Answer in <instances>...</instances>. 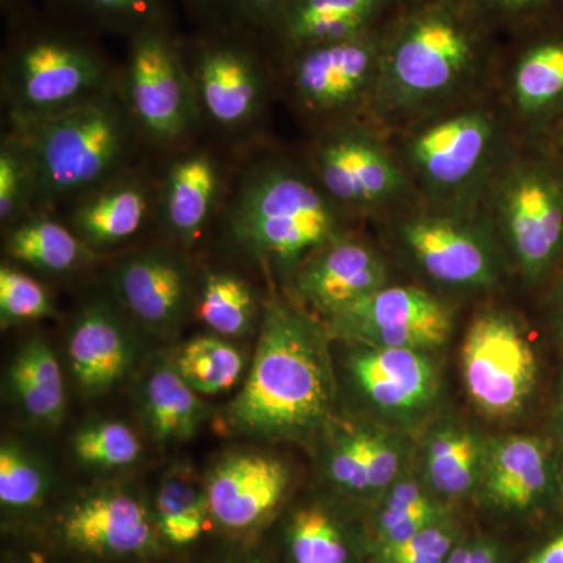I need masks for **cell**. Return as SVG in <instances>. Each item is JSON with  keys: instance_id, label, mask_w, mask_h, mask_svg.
<instances>
[{"instance_id": "cell-24", "label": "cell", "mask_w": 563, "mask_h": 563, "mask_svg": "<svg viewBox=\"0 0 563 563\" xmlns=\"http://www.w3.org/2000/svg\"><path fill=\"white\" fill-rule=\"evenodd\" d=\"M68 352L74 376L88 393L110 390L131 365V344L120 321L102 303L87 307L70 332Z\"/></svg>"}, {"instance_id": "cell-47", "label": "cell", "mask_w": 563, "mask_h": 563, "mask_svg": "<svg viewBox=\"0 0 563 563\" xmlns=\"http://www.w3.org/2000/svg\"><path fill=\"white\" fill-rule=\"evenodd\" d=\"M547 435L558 446L563 444V363L561 374H559L558 387H555L553 407H551L550 418H548Z\"/></svg>"}, {"instance_id": "cell-21", "label": "cell", "mask_w": 563, "mask_h": 563, "mask_svg": "<svg viewBox=\"0 0 563 563\" xmlns=\"http://www.w3.org/2000/svg\"><path fill=\"white\" fill-rule=\"evenodd\" d=\"M113 287L122 306L154 332L177 328L190 303V277L169 252H140L125 258L114 269Z\"/></svg>"}, {"instance_id": "cell-45", "label": "cell", "mask_w": 563, "mask_h": 563, "mask_svg": "<svg viewBox=\"0 0 563 563\" xmlns=\"http://www.w3.org/2000/svg\"><path fill=\"white\" fill-rule=\"evenodd\" d=\"M547 312L551 331L563 350V263L548 282Z\"/></svg>"}, {"instance_id": "cell-35", "label": "cell", "mask_w": 563, "mask_h": 563, "mask_svg": "<svg viewBox=\"0 0 563 563\" xmlns=\"http://www.w3.org/2000/svg\"><path fill=\"white\" fill-rule=\"evenodd\" d=\"M292 563H350L351 550L339 521L320 504L303 506L288 525Z\"/></svg>"}, {"instance_id": "cell-25", "label": "cell", "mask_w": 563, "mask_h": 563, "mask_svg": "<svg viewBox=\"0 0 563 563\" xmlns=\"http://www.w3.org/2000/svg\"><path fill=\"white\" fill-rule=\"evenodd\" d=\"M387 0H291L272 35L288 52L373 31Z\"/></svg>"}, {"instance_id": "cell-38", "label": "cell", "mask_w": 563, "mask_h": 563, "mask_svg": "<svg viewBox=\"0 0 563 563\" xmlns=\"http://www.w3.org/2000/svg\"><path fill=\"white\" fill-rule=\"evenodd\" d=\"M49 295L40 282L20 272L2 266L0 269V314L2 322L40 320L49 317Z\"/></svg>"}, {"instance_id": "cell-46", "label": "cell", "mask_w": 563, "mask_h": 563, "mask_svg": "<svg viewBox=\"0 0 563 563\" xmlns=\"http://www.w3.org/2000/svg\"><path fill=\"white\" fill-rule=\"evenodd\" d=\"M523 563H563V528L537 547Z\"/></svg>"}, {"instance_id": "cell-23", "label": "cell", "mask_w": 563, "mask_h": 563, "mask_svg": "<svg viewBox=\"0 0 563 563\" xmlns=\"http://www.w3.org/2000/svg\"><path fill=\"white\" fill-rule=\"evenodd\" d=\"M509 106L518 124L537 136L563 117V31L537 36L515 58Z\"/></svg>"}, {"instance_id": "cell-6", "label": "cell", "mask_w": 563, "mask_h": 563, "mask_svg": "<svg viewBox=\"0 0 563 563\" xmlns=\"http://www.w3.org/2000/svg\"><path fill=\"white\" fill-rule=\"evenodd\" d=\"M510 269L528 287L548 284L563 263V168L540 152L512 155L484 199Z\"/></svg>"}, {"instance_id": "cell-41", "label": "cell", "mask_w": 563, "mask_h": 563, "mask_svg": "<svg viewBox=\"0 0 563 563\" xmlns=\"http://www.w3.org/2000/svg\"><path fill=\"white\" fill-rule=\"evenodd\" d=\"M32 199L29 163L16 141H9L0 151V220L3 224L16 220Z\"/></svg>"}, {"instance_id": "cell-51", "label": "cell", "mask_w": 563, "mask_h": 563, "mask_svg": "<svg viewBox=\"0 0 563 563\" xmlns=\"http://www.w3.org/2000/svg\"><path fill=\"white\" fill-rule=\"evenodd\" d=\"M3 5L10 7L13 5V3L20 2V0H2Z\"/></svg>"}, {"instance_id": "cell-10", "label": "cell", "mask_w": 563, "mask_h": 563, "mask_svg": "<svg viewBox=\"0 0 563 563\" xmlns=\"http://www.w3.org/2000/svg\"><path fill=\"white\" fill-rule=\"evenodd\" d=\"M9 77L16 118L57 113L107 91L101 55L60 32L29 33L14 46Z\"/></svg>"}, {"instance_id": "cell-28", "label": "cell", "mask_w": 563, "mask_h": 563, "mask_svg": "<svg viewBox=\"0 0 563 563\" xmlns=\"http://www.w3.org/2000/svg\"><path fill=\"white\" fill-rule=\"evenodd\" d=\"M448 517L446 503L437 498L422 483L417 468L410 466L377 499L373 518L377 551L401 543Z\"/></svg>"}, {"instance_id": "cell-43", "label": "cell", "mask_w": 563, "mask_h": 563, "mask_svg": "<svg viewBox=\"0 0 563 563\" xmlns=\"http://www.w3.org/2000/svg\"><path fill=\"white\" fill-rule=\"evenodd\" d=\"M484 13L499 14L512 20H529L551 9L554 0H473Z\"/></svg>"}, {"instance_id": "cell-31", "label": "cell", "mask_w": 563, "mask_h": 563, "mask_svg": "<svg viewBox=\"0 0 563 563\" xmlns=\"http://www.w3.org/2000/svg\"><path fill=\"white\" fill-rule=\"evenodd\" d=\"M5 250L14 261L49 273L79 266L88 246L74 231L47 217H33L11 228Z\"/></svg>"}, {"instance_id": "cell-9", "label": "cell", "mask_w": 563, "mask_h": 563, "mask_svg": "<svg viewBox=\"0 0 563 563\" xmlns=\"http://www.w3.org/2000/svg\"><path fill=\"white\" fill-rule=\"evenodd\" d=\"M314 179L344 211L385 213L409 207L415 190L398 155L372 129L333 128L312 151Z\"/></svg>"}, {"instance_id": "cell-18", "label": "cell", "mask_w": 563, "mask_h": 563, "mask_svg": "<svg viewBox=\"0 0 563 563\" xmlns=\"http://www.w3.org/2000/svg\"><path fill=\"white\" fill-rule=\"evenodd\" d=\"M192 58L191 79L206 113L225 129L247 124L263 96L261 69L250 47L236 40H207Z\"/></svg>"}, {"instance_id": "cell-34", "label": "cell", "mask_w": 563, "mask_h": 563, "mask_svg": "<svg viewBox=\"0 0 563 563\" xmlns=\"http://www.w3.org/2000/svg\"><path fill=\"white\" fill-rule=\"evenodd\" d=\"M210 514L206 488L187 474H172L157 496V526L169 543L184 547L199 539Z\"/></svg>"}, {"instance_id": "cell-20", "label": "cell", "mask_w": 563, "mask_h": 563, "mask_svg": "<svg viewBox=\"0 0 563 563\" xmlns=\"http://www.w3.org/2000/svg\"><path fill=\"white\" fill-rule=\"evenodd\" d=\"M65 542L80 553L131 558L154 547L150 514L132 496L103 492L77 503L63 518Z\"/></svg>"}, {"instance_id": "cell-30", "label": "cell", "mask_w": 563, "mask_h": 563, "mask_svg": "<svg viewBox=\"0 0 563 563\" xmlns=\"http://www.w3.org/2000/svg\"><path fill=\"white\" fill-rule=\"evenodd\" d=\"M198 393L185 383L174 365L152 372L146 384V415L157 442L172 443L191 439L203 418Z\"/></svg>"}, {"instance_id": "cell-36", "label": "cell", "mask_w": 563, "mask_h": 563, "mask_svg": "<svg viewBox=\"0 0 563 563\" xmlns=\"http://www.w3.org/2000/svg\"><path fill=\"white\" fill-rule=\"evenodd\" d=\"M74 453L87 465L117 468L131 465L141 454L139 437L122 422L88 426L74 437Z\"/></svg>"}, {"instance_id": "cell-7", "label": "cell", "mask_w": 563, "mask_h": 563, "mask_svg": "<svg viewBox=\"0 0 563 563\" xmlns=\"http://www.w3.org/2000/svg\"><path fill=\"white\" fill-rule=\"evenodd\" d=\"M393 240L422 279L444 291L496 290L509 273L501 242L485 211L421 206L396 211Z\"/></svg>"}, {"instance_id": "cell-37", "label": "cell", "mask_w": 563, "mask_h": 563, "mask_svg": "<svg viewBox=\"0 0 563 563\" xmlns=\"http://www.w3.org/2000/svg\"><path fill=\"white\" fill-rule=\"evenodd\" d=\"M46 492L40 466L14 444L0 450V501L13 509L36 506Z\"/></svg>"}, {"instance_id": "cell-44", "label": "cell", "mask_w": 563, "mask_h": 563, "mask_svg": "<svg viewBox=\"0 0 563 563\" xmlns=\"http://www.w3.org/2000/svg\"><path fill=\"white\" fill-rule=\"evenodd\" d=\"M446 563H504V554L493 540L476 539L459 543Z\"/></svg>"}, {"instance_id": "cell-42", "label": "cell", "mask_w": 563, "mask_h": 563, "mask_svg": "<svg viewBox=\"0 0 563 563\" xmlns=\"http://www.w3.org/2000/svg\"><path fill=\"white\" fill-rule=\"evenodd\" d=\"M291 0H220V9L228 14L231 27L252 33H269Z\"/></svg>"}, {"instance_id": "cell-5", "label": "cell", "mask_w": 563, "mask_h": 563, "mask_svg": "<svg viewBox=\"0 0 563 563\" xmlns=\"http://www.w3.org/2000/svg\"><path fill=\"white\" fill-rule=\"evenodd\" d=\"M16 124L14 141L31 169L33 199L41 203L101 187L131 143L128 117L107 91L57 113L16 118Z\"/></svg>"}, {"instance_id": "cell-12", "label": "cell", "mask_w": 563, "mask_h": 563, "mask_svg": "<svg viewBox=\"0 0 563 563\" xmlns=\"http://www.w3.org/2000/svg\"><path fill=\"white\" fill-rule=\"evenodd\" d=\"M332 336L351 344L433 352L450 342L454 309L415 285H387L328 318Z\"/></svg>"}, {"instance_id": "cell-14", "label": "cell", "mask_w": 563, "mask_h": 563, "mask_svg": "<svg viewBox=\"0 0 563 563\" xmlns=\"http://www.w3.org/2000/svg\"><path fill=\"white\" fill-rule=\"evenodd\" d=\"M383 49L384 35L373 29L352 38L290 51L296 99L318 117H342L372 106Z\"/></svg>"}, {"instance_id": "cell-29", "label": "cell", "mask_w": 563, "mask_h": 563, "mask_svg": "<svg viewBox=\"0 0 563 563\" xmlns=\"http://www.w3.org/2000/svg\"><path fill=\"white\" fill-rule=\"evenodd\" d=\"M10 383L25 410L35 420L57 424L65 412V384L60 363L49 344L29 340L14 357Z\"/></svg>"}, {"instance_id": "cell-49", "label": "cell", "mask_w": 563, "mask_h": 563, "mask_svg": "<svg viewBox=\"0 0 563 563\" xmlns=\"http://www.w3.org/2000/svg\"><path fill=\"white\" fill-rule=\"evenodd\" d=\"M196 16L210 18L218 13L220 0H184Z\"/></svg>"}, {"instance_id": "cell-52", "label": "cell", "mask_w": 563, "mask_h": 563, "mask_svg": "<svg viewBox=\"0 0 563 563\" xmlns=\"http://www.w3.org/2000/svg\"><path fill=\"white\" fill-rule=\"evenodd\" d=\"M31 563H43V562H40V561H35V562H31Z\"/></svg>"}, {"instance_id": "cell-16", "label": "cell", "mask_w": 563, "mask_h": 563, "mask_svg": "<svg viewBox=\"0 0 563 563\" xmlns=\"http://www.w3.org/2000/svg\"><path fill=\"white\" fill-rule=\"evenodd\" d=\"M417 446L412 433L369 420L342 426L325 454V473L340 490L379 499L412 466Z\"/></svg>"}, {"instance_id": "cell-3", "label": "cell", "mask_w": 563, "mask_h": 563, "mask_svg": "<svg viewBox=\"0 0 563 563\" xmlns=\"http://www.w3.org/2000/svg\"><path fill=\"white\" fill-rule=\"evenodd\" d=\"M229 229L252 254L296 272L347 235L342 207L314 177L285 162H266L246 174L229 209Z\"/></svg>"}, {"instance_id": "cell-4", "label": "cell", "mask_w": 563, "mask_h": 563, "mask_svg": "<svg viewBox=\"0 0 563 563\" xmlns=\"http://www.w3.org/2000/svg\"><path fill=\"white\" fill-rule=\"evenodd\" d=\"M506 122L481 102H468L406 129L399 161L426 203L481 210L509 155Z\"/></svg>"}, {"instance_id": "cell-33", "label": "cell", "mask_w": 563, "mask_h": 563, "mask_svg": "<svg viewBox=\"0 0 563 563\" xmlns=\"http://www.w3.org/2000/svg\"><path fill=\"white\" fill-rule=\"evenodd\" d=\"M257 306L250 285L232 273H210L202 282L198 314L218 335L239 336L250 331Z\"/></svg>"}, {"instance_id": "cell-15", "label": "cell", "mask_w": 563, "mask_h": 563, "mask_svg": "<svg viewBox=\"0 0 563 563\" xmlns=\"http://www.w3.org/2000/svg\"><path fill=\"white\" fill-rule=\"evenodd\" d=\"M477 498L506 515H531L559 504L558 444L548 435L488 437Z\"/></svg>"}, {"instance_id": "cell-17", "label": "cell", "mask_w": 563, "mask_h": 563, "mask_svg": "<svg viewBox=\"0 0 563 563\" xmlns=\"http://www.w3.org/2000/svg\"><path fill=\"white\" fill-rule=\"evenodd\" d=\"M295 285L303 302L331 318L390 285V268L376 247L346 235L303 262L296 272Z\"/></svg>"}, {"instance_id": "cell-27", "label": "cell", "mask_w": 563, "mask_h": 563, "mask_svg": "<svg viewBox=\"0 0 563 563\" xmlns=\"http://www.w3.org/2000/svg\"><path fill=\"white\" fill-rule=\"evenodd\" d=\"M150 213L146 187L113 181L87 192L73 211V231L88 247H107L132 239Z\"/></svg>"}, {"instance_id": "cell-48", "label": "cell", "mask_w": 563, "mask_h": 563, "mask_svg": "<svg viewBox=\"0 0 563 563\" xmlns=\"http://www.w3.org/2000/svg\"><path fill=\"white\" fill-rule=\"evenodd\" d=\"M539 139L543 140V154L553 158L563 168V117L551 124Z\"/></svg>"}, {"instance_id": "cell-22", "label": "cell", "mask_w": 563, "mask_h": 563, "mask_svg": "<svg viewBox=\"0 0 563 563\" xmlns=\"http://www.w3.org/2000/svg\"><path fill=\"white\" fill-rule=\"evenodd\" d=\"M488 437L455 417L429 422L415 454L422 483L442 501L476 496Z\"/></svg>"}, {"instance_id": "cell-40", "label": "cell", "mask_w": 563, "mask_h": 563, "mask_svg": "<svg viewBox=\"0 0 563 563\" xmlns=\"http://www.w3.org/2000/svg\"><path fill=\"white\" fill-rule=\"evenodd\" d=\"M77 10L132 33L165 25L162 0H65Z\"/></svg>"}, {"instance_id": "cell-32", "label": "cell", "mask_w": 563, "mask_h": 563, "mask_svg": "<svg viewBox=\"0 0 563 563\" xmlns=\"http://www.w3.org/2000/svg\"><path fill=\"white\" fill-rule=\"evenodd\" d=\"M174 366L196 393L218 395L240 379L243 357L220 336L203 335L185 344Z\"/></svg>"}, {"instance_id": "cell-8", "label": "cell", "mask_w": 563, "mask_h": 563, "mask_svg": "<svg viewBox=\"0 0 563 563\" xmlns=\"http://www.w3.org/2000/svg\"><path fill=\"white\" fill-rule=\"evenodd\" d=\"M462 380L474 409L495 422L528 412L540 384V362L520 318L488 307L474 314L463 335Z\"/></svg>"}, {"instance_id": "cell-13", "label": "cell", "mask_w": 563, "mask_h": 563, "mask_svg": "<svg viewBox=\"0 0 563 563\" xmlns=\"http://www.w3.org/2000/svg\"><path fill=\"white\" fill-rule=\"evenodd\" d=\"M165 25L132 36L125 98L143 131L161 143L181 139L196 121L195 87Z\"/></svg>"}, {"instance_id": "cell-11", "label": "cell", "mask_w": 563, "mask_h": 563, "mask_svg": "<svg viewBox=\"0 0 563 563\" xmlns=\"http://www.w3.org/2000/svg\"><path fill=\"white\" fill-rule=\"evenodd\" d=\"M369 421L412 433L426 428L442 401V374L432 352L352 344L346 361Z\"/></svg>"}, {"instance_id": "cell-19", "label": "cell", "mask_w": 563, "mask_h": 563, "mask_svg": "<svg viewBox=\"0 0 563 563\" xmlns=\"http://www.w3.org/2000/svg\"><path fill=\"white\" fill-rule=\"evenodd\" d=\"M290 485V470L266 454H233L214 466L207 483L211 517L225 529L243 531L279 506Z\"/></svg>"}, {"instance_id": "cell-1", "label": "cell", "mask_w": 563, "mask_h": 563, "mask_svg": "<svg viewBox=\"0 0 563 563\" xmlns=\"http://www.w3.org/2000/svg\"><path fill=\"white\" fill-rule=\"evenodd\" d=\"M487 66L484 11L473 0H426L384 33L369 110L406 131L474 101Z\"/></svg>"}, {"instance_id": "cell-39", "label": "cell", "mask_w": 563, "mask_h": 563, "mask_svg": "<svg viewBox=\"0 0 563 563\" xmlns=\"http://www.w3.org/2000/svg\"><path fill=\"white\" fill-rule=\"evenodd\" d=\"M459 543L457 529L448 517L377 554L380 563H446Z\"/></svg>"}, {"instance_id": "cell-26", "label": "cell", "mask_w": 563, "mask_h": 563, "mask_svg": "<svg viewBox=\"0 0 563 563\" xmlns=\"http://www.w3.org/2000/svg\"><path fill=\"white\" fill-rule=\"evenodd\" d=\"M220 187V169L206 152H192L173 163L163 185L162 210L166 225L181 243L195 242L206 228Z\"/></svg>"}, {"instance_id": "cell-2", "label": "cell", "mask_w": 563, "mask_h": 563, "mask_svg": "<svg viewBox=\"0 0 563 563\" xmlns=\"http://www.w3.org/2000/svg\"><path fill=\"white\" fill-rule=\"evenodd\" d=\"M331 332L290 303H273L263 314L250 376L225 407L229 432L265 440H298L332 420L336 384Z\"/></svg>"}, {"instance_id": "cell-50", "label": "cell", "mask_w": 563, "mask_h": 563, "mask_svg": "<svg viewBox=\"0 0 563 563\" xmlns=\"http://www.w3.org/2000/svg\"><path fill=\"white\" fill-rule=\"evenodd\" d=\"M558 485H559V504L563 506V444L558 446Z\"/></svg>"}]
</instances>
